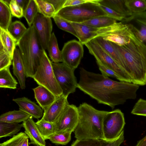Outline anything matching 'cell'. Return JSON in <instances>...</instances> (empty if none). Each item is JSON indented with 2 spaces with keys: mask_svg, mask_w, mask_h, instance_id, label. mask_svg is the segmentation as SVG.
Segmentation results:
<instances>
[{
  "mask_svg": "<svg viewBox=\"0 0 146 146\" xmlns=\"http://www.w3.org/2000/svg\"><path fill=\"white\" fill-rule=\"evenodd\" d=\"M99 0L64 7L56 15L69 22L80 23L98 17L108 16L100 7Z\"/></svg>",
  "mask_w": 146,
  "mask_h": 146,
  "instance_id": "cell-6",
  "label": "cell"
},
{
  "mask_svg": "<svg viewBox=\"0 0 146 146\" xmlns=\"http://www.w3.org/2000/svg\"><path fill=\"white\" fill-rule=\"evenodd\" d=\"M92 40L98 44L127 73V67L123 58L111 42L100 37H96Z\"/></svg>",
  "mask_w": 146,
  "mask_h": 146,
  "instance_id": "cell-18",
  "label": "cell"
},
{
  "mask_svg": "<svg viewBox=\"0 0 146 146\" xmlns=\"http://www.w3.org/2000/svg\"><path fill=\"white\" fill-rule=\"evenodd\" d=\"M71 133L66 131L56 132L49 139L56 145H66L71 140Z\"/></svg>",
  "mask_w": 146,
  "mask_h": 146,
  "instance_id": "cell-34",
  "label": "cell"
},
{
  "mask_svg": "<svg viewBox=\"0 0 146 146\" xmlns=\"http://www.w3.org/2000/svg\"><path fill=\"white\" fill-rule=\"evenodd\" d=\"M13 58L7 52H0V70L7 68L12 64Z\"/></svg>",
  "mask_w": 146,
  "mask_h": 146,
  "instance_id": "cell-42",
  "label": "cell"
},
{
  "mask_svg": "<svg viewBox=\"0 0 146 146\" xmlns=\"http://www.w3.org/2000/svg\"><path fill=\"white\" fill-rule=\"evenodd\" d=\"M27 30V29L24 25L19 21L12 22L8 29L9 32L17 41L22 38Z\"/></svg>",
  "mask_w": 146,
  "mask_h": 146,
  "instance_id": "cell-30",
  "label": "cell"
},
{
  "mask_svg": "<svg viewBox=\"0 0 146 146\" xmlns=\"http://www.w3.org/2000/svg\"><path fill=\"white\" fill-rule=\"evenodd\" d=\"M124 130L117 138L111 140L100 139L101 146H120L124 141Z\"/></svg>",
  "mask_w": 146,
  "mask_h": 146,
  "instance_id": "cell-39",
  "label": "cell"
},
{
  "mask_svg": "<svg viewBox=\"0 0 146 146\" xmlns=\"http://www.w3.org/2000/svg\"><path fill=\"white\" fill-rule=\"evenodd\" d=\"M12 15L9 6L0 0V28L8 30L12 23Z\"/></svg>",
  "mask_w": 146,
  "mask_h": 146,
  "instance_id": "cell-27",
  "label": "cell"
},
{
  "mask_svg": "<svg viewBox=\"0 0 146 146\" xmlns=\"http://www.w3.org/2000/svg\"><path fill=\"white\" fill-rule=\"evenodd\" d=\"M99 6L109 17L114 19L117 21H121L125 18L122 15L117 13L110 8L100 4H99Z\"/></svg>",
  "mask_w": 146,
  "mask_h": 146,
  "instance_id": "cell-43",
  "label": "cell"
},
{
  "mask_svg": "<svg viewBox=\"0 0 146 146\" xmlns=\"http://www.w3.org/2000/svg\"><path fill=\"white\" fill-rule=\"evenodd\" d=\"M28 138V136L25 132H21L0 143V146H21L25 140Z\"/></svg>",
  "mask_w": 146,
  "mask_h": 146,
  "instance_id": "cell-36",
  "label": "cell"
},
{
  "mask_svg": "<svg viewBox=\"0 0 146 146\" xmlns=\"http://www.w3.org/2000/svg\"><path fill=\"white\" fill-rule=\"evenodd\" d=\"M22 124L25 129V133L30 140V144L36 146H46L45 140L40 133L32 117L23 122Z\"/></svg>",
  "mask_w": 146,
  "mask_h": 146,
  "instance_id": "cell-16",
  "label": "cell"
},
{
  "mask_svg": "<svg viewBox=\"0 0 146 146\" xmlns=\"http://www.w3.org/2000/svg\"><path fill=\"white\" fill-rule=\"evenodd\" d=\"M10 66L0 70V87L15 89L18 83L10 70Z\"/></svg>",
  "mask_w": 146,
  "mask_h": 146,
  "instance_id": "cell-24",
  "label": "cell"
},
{
  "mask_svg": "<svg viewBox=\"0 0 146 146\" xmlns=\"http://www.w3.org/2000/svg\"><path fill=\"white\" fill-rule=\"evenodd\" d=\"M47 49L52 62L55 63L62 62L61 51L59 48L57 39L54 33L51 34L48 44Z\"/></svg>",
  "mask_w": 146,
  "mask_h": 146,
  "instance_id": "cell-23",
  "label": "cell"
},
{
  "mask_svg": "<svg viewBox=\"0 0 146 146\" xmlns=\"http://www.w3.org/2000/svg\"><path fill=\"white\" fill-rule=\"evenodd\" d=\"M13 69L14 75L17 78L22 89L26 88V73L24 64L19 49L16 48L13 54Z\"/></svg>",
  "mask_w": 146,
  "mask_h": 146,
  "instance_id": "cell-19",
  "label": "cell"
},
{
  "mask_svg": "<svg viewBox=\"0 0 146 146\" xmlns=\"http://www.w3.org/2000/svg\"><path fill=\"white\" fill-rule=\"evenodd\" d=\"M131 113L146 117V100L142 98L139 99L135 104Z\"/></svg>",
  "mask_w": 146,
  "mask_h": 146,
  "instance_id": "cell-37",
  "label": "cell"
},
{
  "mask_svg": "<svg viewBox=\"0 0 146 146\" xmlns=\"http://www.w3.org/2000/svg\"><path fill=\"white\" fill-rule=\"evenodd\" d=\"M13 101L17 104L19 109L28 114L33 118L38 119L42 117L43 110L34 102L26 97L14 98Z\"/></svg>",
  "mask_w": 146,
  "mask_h": 146,
  "instance_id": "cell-17",
  "label": "cell"
},
{
  "mask_svg": "<svg viewBox=\"0 0 146 146\" xmlns=\"http://www.w3.org/2000/svg\"><path fill=\"white\" fill-rule=\"evenodd\" d=\"M24 64L26 77L32 78L39 66L43 50L32 25L17 42Z\"/></svg>",
  "mask_w": 146,
  "mask_h": 146,
  "instance_id": "cell-5",
  "label": "cell"
},
{
  "mask_svg": "<svg viewBox=\"0 0 146 146\" xmlns=\"http://www.w3.org/2000/svg\"><path fill=\"white\" fill-rule=\"evenodd\" d=\"M9 7L13 16L19 18L23 16V10L18 4L15 0H11Z\"/></svg>",
  "mask_w": 146,
  "mask_h": 146,
  "instance_id": "cell-41",
  "label": "cell"
},
{
  "mask_svg": "<svg viewBox=\"0 0 146 146\" xmlns=\"http://www.w3.org/2000/svg\"><path fill=\"white\" fill-rule=\"evenodd\" d=\"M83 45L76 40L65 43L61 50L62 62L72 69L76 68L83 56Z\"/></svg>",
  "mask_w": 146,
  "mask_h": 146,
  "instance_id": "cell-12",
  "label": "cell"
},
{
  "mask_svg": "<svg viewBox=\"0 0 146 146\" xmlns=\"http://www.w3.org/2000/svg\"><path fill=\"white\" fill-rule=\"evenodd\" d=\"M23 127L22 124L0 122V138L13 136Z\"/></svg>",
  "mask_w": 146,
  "mask_h": 146,
  "instance_id": "cell-28",
  "label": "cell"
},
{
  "mask_svg": "<svg viewBox=\"0 0 146 146\" xmlns=\"http://www.w3.org/2000/svg\"><path fill=\"white\" fill-rule=\"evenodd\" d=\"M96 0H66L63 8L67 7L76 6L81 4L91 2H97Z\"/></svg>",
  "mask_w": 146,
  "mask_h": 146,
  "instance_id": "cell-44",
  "label": "cell"
},
{
  "mask_svg": "<svg viewBox=\"0 0 146 146\" xmlns=\"http://www.w3.org/2000/svg\"><path fill=\"white\" fill-rule=\"evenodd\" d=\"M32 25L36 31L42 49L45 50L47 49L52 33V24L51 18L38 13Z\"/></svg>",
  "mask_w": 146,
  "mask_h": 146,
  "instance_id": "cell-13",
  "label": "cell"
},
{
  "mask_svg": "<svg viewBox=\"0 0 146 146\" xmlns=\"http://www.w3.org/2000/svg\"><path fill=\"white\" fill-rule=\"evenodd\" d=\"M39 13L44 16L50 18L55 15V11L53 5L45 0H34Z\"/></svg>",
  "mask_w": 146,
  "mask_h": 146,
  "instance_id": "cell-31",
  "label": "cell"
},
{
  "mask_svg": "<svg viewBox=\"0 0 146 146\" xmlns=\"http://www.w3.org/2000/svg\"><path fill=\"white\" fill-rule=\"evenodd\" d=\"M38 12V8L35 0H29L23 13V17L25 18L29 27L32 25Z\"/></svg>",
  "mask_w": 146,
  "mask_h": 146,
  "instance_id": "cell-32",
  "label": "cell"
},
{
  "mask_svg": "<svg viewBox=\"0 0 146 146\" xmlns=\"http://www.w3.org/2000/svg\"><path fill=\"white\" fill-rule=\"evenodd\" d=\"M3 1L9 6L11 1V0H3Z\"/></svg>",
  "mask_w": 146,
  "mask_h": 146,
  "instance_id": "cell-49",
  "label": "cell"
},
{
  "mask_svg": "<svg viewBox=\"0 0 146 146\" xmlns=\"http://www.w3.org/2000/svg\"><path fill=\"white\" fill-rule=\"evenodd\" d=\"M117 21L108 16H101L92 18L80 23L94 28H100L111 25Z\"/></svg>",
  "mask_w": 146,
  "mask_h": 146,
  "instance_id": "cell-25",
  "label": "cell"
},
{
  "mask_svg": "<svg viewBox=\"0 0 146 146\" xmlns=\"http://www.w3.org/2000/svg\"><path fill=\"white\" fill-rule=\"evenodd\" d=\"M29 138H27L25 141L21 146H29L28 141Z\"/></svg>",
  "mask_w": 146,
  "mask_h": 146,
  "instance_id": "cell-48",
  "label": "cell"
},
{
  "mask_svg": "<svg viewBox=\"0 0 146 146\" xmlns=\"http://www.w3.org/2000/svg\"><path fill=\"white\" fill-rule=\"evenodd\" d=\"M125 4L132 14L139 13L145 11L146 0H125Z\"/></svg>",
  "mask_w": 146,
  "mask_h": 146,
  "instance_id": "cell-33",
  "label": "cell"
},
{
  "mask_svg": "<svg viewBox=\"0 0 146 146\" xmlns=\"http://www.w3.org/2000/svg\"><path fill=\"white\" fill-rule=\"evenodd\" d=\"M128 26L135 37L146 45V11L133 14L121 21Z\"/></svg>",
  "mask_w": 146,
  "mask_h": 146,
  "instance_id": "cell-14",
  "label": "cell"
},
{
  "mask_svg": "<svg viewBox=\"0 0 146 146\" xmlns=\"http://www.w3.org/2000/svg\"><path fill=\"white\" fill-rule=\"evenodd\" d=\"M0 39L2 41L7 52L13 58L17 41L8 30L0 28Z\"/></svg>",
  "mask_w": 146,
  "mask_h": 146,
  "instance_id": "cell-26",
  "label": "cell"
},
{
  "mask_svg": "<svg viewBox=\"0 0 146 146\" xmlns=\"http://www.w3.org/2000/svg\"><path fill=\"white\" fill-rule=\"evenodd\" d=\"M77 88L95 100L99 104L113 109L128 100L135 99L139 86L125 81H117L102 74L80 68Z\"/></svg>",
  "mask_w": 146,
  "mask_h": 146,
  "instance_id": "cell-1",
  "label": "cell"
},
{
  "mask_svg": "<svg viewBox=\"0 0 146 146\" xmlns=\"http://www.w3.org/2000/svg\"><path fill=\"white\" fill-rule=\"evenodd\" d=\"M111 42L123 58L132 83L139 86L146 85V45L133 33L126 44L120 46Z\"/></svg>",
  "mask_w": 146,
  "mask_h": 146,
  "instance_id": "cell-2",
  "label": "cell"
},
{
  "mask_svg": "<svg viewBox=\"0 0 146 146\" xmlns=\"http://www.w3.org/2000/svg\"><path fill=\"white\" fill-rule=\"evenodd\" d=\"M52 62L43 50L39 65L32 78L38 84L45 87L57 98L63 94V91L56 78Z\"/></svg>",
  "mask_w": 146,
  "mask_h": 146,
  "instance_id": "cell-7",
  "label": "cell"
},
{
  "mask_svg": "<svg viewBox=\"0 0 146 146\" xmlns=\"http://www.w3.org/2000/svg\"><path fill=\"white\" fill-rule=\"evenodd\" d=\"M37 127L42 136L45 140L55 133L54 123L41 119L36 122Z\"/></svg>",
  "mask_w": 146,
  "mask_h": 146,
  "instance_id": "cell-29",
  "label": "cell"
},
{
  "mask_svg": "<svg viewBox=\"0 0 146 146\" xmlns=\"http://www.w3.org/2000/svg\"><path fill=\"white\" fill-rule=\"evenodd\" d=\"M67 97L63 94L57 97L48 108L44 110L41 119L54 123L65 108L69 104Z\"/></svg>",
  "mask_w": 146,
  "mask_h": 146,
  "instance_id": "cell-15",
  "label": "cell"
},
{
  "mask_svg": "<svg viewBox=\"0 0 146 146\" xmlns=\"http://www.w3.org/2000/svg\"><path fill=\"white\" fill-rule=\"evenodd\" d=\"M53 18L59 28L72 34L78 38L76 31L70 22L56 15Z\"/></svg>",
  "mask_w": 146,
  "mask_h": 146,
  "instance_id": "cell-35",
  "label": "cell"
},
{
  "mask_svg": "<svg viewBox=\"0 0 146 146\" xmlns=\"http://www.w3.org/2000/svg\"><path fill=\"white\" fill-rule=\"evenodd\" d=\"M70 146H101L100 139H76Z\"/></svg>",
  "mask_w": 146,
  "mask_h": 146,
  "instance_id": "cell-40",
  "label": "cell"
},
{
  "mask_svg": "<svg viewBox=\"0 0 146 146\" xmlns=\"http://www.w3.org/2000/svg\"><path fill=\"white\" fill-rule=\"evenodd\" d=\"M35 98L39 106L44 110L49 106L57 98L44 86L39 85L33 89Z\"/></svg>",
  "mask_w": 146,
  "mask_h": 146,
  "instance_id": "cell-20",
  "label": "cell"
},
{
  "mask_svg": "<svg viewBox=\"0 0 146 146\" xmlns=\"http://www.w3.org/2000/svg\"><path fill=\"white\" fill-rule=\"evenodd\" d=\"M54 73L59 85L63 91V95L67 97L74 93L77 88V79L74 75L75 69L63 63L52 62Z\"/></svg>",
  "mask_w": 146,
  "mask_h": 146,
  "instance_id": "cell-8",
  "label": "cell"
},
{
  "mask_svg": "<svg viewBox=\"0 0 146 146\" xmlns=\"http://www.w3.org/2000/svg\"><path fill=\"white\" fill-rule=\"evenodd\" d=\"M51 4L53 6L56 14L63 8V5L66 0H46Z\"/></svg>",
  "mask_w": 146,
  "mask_h": 146,
  "instance_id": "cell-45",
  "label": "cell"
},
{
  "mask_svg": "<svg viewBox=\"0 0 146 146\" xmlns=\"http://www.w3.org/2000/svg\"><path fill=\"white\" fill-rule=\"evenodd\" d=\"M31 117L28 114L20 110H14L1 115L0 122L19 123L23 122Z\"/></svg>",
  "mask_w": 146,
  "mask_h": 146,
  "instance_id": "cell-22",
  "label": "cell"
},
{
  "mask_svg": "<svg viewBox=\"0 0 146 146\" xmlns=\"http://www.w3.org/2000/svg\"><path fill=\"white\" fill-rule=\"evenodd\" d=\"M79 120L74 131L77 139H104L102 129L104 118L109 111L96 109L86 103L78 107Z\"/></svg>",
  "mask_w": 146,
  "mask_h": 146,
  "instance_id": "cell-3",
  "label": "cell"
},
{
  "mask_svg": "<svg viewBox=\"0 0 146 146\" xmlns=\"http://www.w3.org/2000/svg\"><path fill=\"white\" fill-rule=\"evenodd\" d=\"M85 45L89 53L95 58L96 61L114 71L121 77L125 82L132 83L129 75L98 44L91 40Z\"/></svg>",
  "mask_w": 146,
  "mask_h": 146,
  "instance_id": "cell-10",
  "label": "cell"
},
{
  "mask_svg": "<svg viewBox=\"0 0 146 146\" xmlns=\"http://www.w3.org/2000/svg\"><path fill=\"white\" fill-rule=\"evenodd\" d=\"M98 3L113 10L125 18L133 14L127 7L125 0H100Z\"/></svg>",
  "mask_w": 146,
  "mask_h": 146,
  "instance_id": "cell-21",
  "label": "cell"
},
{
  "mask_svg": "<svg viewBox=\"0 0 146 146\" xmlns=\"http://www.w3.org/2000/svg\"><path fill=\"white\" fill-rule=\"evenodd\" d=\"M135 146H146V135L138 141Z\"/></svg>",
  "mask_w": 146,
  "mask_h": 146,
  "instance_id": "cell-47",
  "label": "cell"
},
{
  "mask_svg": "<svg viewBox=\"0 0 146 146\" xmlns=\"http://www.w3.org/2000/svg\"><path fill=\"white\" fill-rule=\"evenodd\" d=\"M78 120V107L73 104H69L53 123L55 133L64 131L74 132Z\"/></svg>",
  "mask_w": 146,
  "mask_h": 146,
  "instance_id": "cell-11",
  "label": "cell"
},
{
  "mask_svg": "<svg viewBox=\"0 0 146 146\" xmlns=\"http://www.w3.org/2000/svg\"><path fill=\"white\" fill-rule=\"evenodd\" d=\"M70 23L76 31L79 41L83 45L99 37L112 42H118L124 40L131 33L129 27L121 21L100 28H94L80 23Z\"/></svg>",
  "mask_w": 146,
  "mask_h": 146,
  "instance_id": "cell-4",
  "label": "cell"
},
{
  "mask_svg": "<svg viewBox=\"0 0 146 146\" xmlns=\"http://www.w3.org/2000/svg\"><path fill=\"white\" fill-rule=\"evenodd\" d=\"M125 124L124 114L120 110L109 111L103 121L104 139L111 140L117 138L123 130Z\"/></svg>",
  "mask_w": 146,
  "mask_h": 146,
  "instance_id": "cell-9",
  "label": "cell"
},
{
  "mask_svg": "<svg viewBox=\"0 0 146 146\" xmlns=\"http://www.w3.org/2000/svg\"><path fill=\"white\" fill-rule=\"evenodd\" d=\"M15 0L18 4L23 9L24 11L26 8L29 1V0Z\"/></svg>",
  "mask_w": 146,
  "mask_h": 146,
  "instance_id": "cell-46",
  "label": "cell"
},
{
  "mask_svg": "<svg viewBox=\"0 0 146 146\" xmlns=\"http://www.w3.org/2000/svg\"><path fill=\"white\" fill-rule=\"evenodd\" d=\"M96 62L102 74L107 77L115 78L120 81H125L121 77L114 71L103 65L98 61H96Z\"/></svg>",
  "mask_w": 146,
  "mask_h": 146,
  "instance_id": "cell-38",
  "label": "cell"
}]
</instances>
